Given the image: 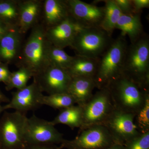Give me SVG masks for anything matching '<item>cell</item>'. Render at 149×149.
<instances>
[{
  "label": "cell",
  "mask_w": 149,
  "mask_h": 149,
  "mask_svg": "<svg viewBox=\"0 0 149 149\" xmlns=\"http://www.w3.org/2000/svg\"><path fill=\"white\" fill-rule=\"evenodd\" d=\"M63 135L51 121L33 115L27 118L24 131L26 145H54L62 143Z\"/></svg>",
  "instance_id": "obj_8"
},
{
  "label": "cell",
  "mask_w": 149,
  "mask_h": 149,
  "mask_svg": "<svg viewBox=\"0 0 149 149\" xmlns=\"http://www.w3.org/2000/svg\"><path fill=\"white\" fill-rule=\"evenodd\" d=\"M70 16L66 0H43L40 23L46 29L55 26Z\"/></svg>",
  "instance_id": "obj_16"
},
{
  "label": "cell",
  "mask_w": 149,
  "mask_h": 149,
  "mask_svg": "<svg viewBox=\"0 0 149 149\" xmlns=\"http://www.w3.org/2000/svg\"><path fill=\"white\" fill-rule=\"evenodd\" d=\"M19 1L8 0L0 1V20L9 26H17Z\"/></svg>",
  "instance_id": "obj_23"
},
{
  "label": "cell",
  "mask_w": 149,
  "mask_h": 149,
  "mask_svg": "<svg viewBox=\"0 0 149 149\" xmlns=\"http://www.w3.org/2000/svg\"><path fill=\"white\" fill-rule=\"evenodd\" d=\"M125 37L120 35L114 40L99 59L94 78L99 90L109 85L123 74V63L128 47Z\"/></svg>",
  "instance_id": "obj_3"
},
{
  "label": "cell",
  "mask_w": 149,
  "mask_h": 149,
  "mask_svg": "<svg viewBox=\"0 0 149 149\" xmlns=\"http://www.w3.org/2000/svg\"><path fill=\"white\" fill-rule=\"evenodd\" d=\"M135 13H141L142 10L149 7V0H132Z\"/></svg>",
  "instance_id": "obj_30"
},
{
  "label": "cell",
  "mask_w": 149,
  "mask_h": 149,
  "mask_svg": "<svg viewBox=\"0 0 149 149\" xmlns=\"http://www.w3.org/2000/svg\"><path fill=\"white\" fill-rule=\"evenodd\" d=\"M107 88L115 109L136 115L149 96V88L123 74L111 83Z\"/></svg>",
  "instance_id": "obj_2"
},
{
  "label": "cell",
  "mask_w": 149,
  "mask_h": 149,
  "mask_svg": "<svg viewBox=\"0 0 149 149\" xmlns=\"http://www.w3.org/2000/svg\"><path fill=\"white\" fill-rule=\"evenodd\" d=\"M82 107L83 123L80 130L102 125L114 108L108 88L99 90Z\"/></svg>",
  "instance_id": "obj_7"
},
{
  "label": "cell",
  "mask_w": 149,
  "mask_h": 149,
  "mask_svg": "<svg viewBox=\"0 0 149 149\" xmlns=\"http://www.w3.org/2000/svg\"><path fill=\"white\" fill-rule=\"evenodd\" d=\"M135 118L136 125L140 133L149 131V96L147 98L143 107L136 114Z\"/></svg>",
  "instance_id": "obj_27"
},
{
  "label": "cell",
  "mask_w": 149,
  "mask_h": 149,
  "mask_svg": "<svg viewBox=\"0 0 149 149\" xmlns=\"http://www.w3.org/2000/svg\"><path fill=\"white\" fill-rule=\"evenodd\" d=\"M100 27L79 28L70 47L77 55L100 58L113 41Z\"/></svg>",
  "instance_id": "obj_5"
},
{
  "label": "cell",
  "mask_w": 149,
  "mask_h": 149,
  "mask_svg": "<svg viewBox=\"0 0 149 149\" xmlns=\"http://www.w3.org/2000/svg\"><path fill=\"white\" fill-rule=\"evenodd\" d=\"M0 149H1V147H0Z\"/></svg>",
  "instance_id": "obj_37"
},
{
  "label": "cell",
  "mask_w": 149,
  "mask_h": 149,
  "mask_svg": "<svg viewBox=\"0 0 149 149\" xmlns=\"http://www.w3.org/2000/svg\"><path fill=\"white\" fill-rule=\"evenodd\" d=\"M11 27L0 20V40Z\"/></svg>",
  "instance_id": "obj_33"
},
{
  "label": "cell",
  "mask_w": 149,
  "mask_h": 149,
  "mask_svg": "<svg viewBox=\"0 0 149 149\" xmlns=\"http://www.w3.org/2000/svg\"><path fill=\"white\" fill-rule=\"evenodd\" d=\"M75 104L76 102L74 98L68 93L44 95L42 101V105L47 106L60 110Z\"/></svg>",
  "instance_id": "obj_24"
},
{
  "label": "cell",
  "mask_w": 149,
  "mask_h": 149,
  "mask_svg": "<svg viewBox=\"0 0 149 149\" xmlns=\"http://www.w3.org/2000/svg\"><path fill=\"white\" fill-rule=\"evenodd\" d=\"M141 13L122 14L116 24V29L121 32V36L127 35L131 44L135 42L143 37L145 33L141 22Z\"/></svg>",
  "instance_id": "obj_19"
},
{
  "label": "cell",
  "mask_w": 149,
  "mask_h": 149,
  "mask_svg": "<svg viewBox=\"0 0 149 149\" xmlns=\"http://www.w3.org/2000/svg\"><path fill=\"white\" fill-rule=\"evenodd\" d=\"M43 0H19L18 29L22 34H26L40 23Z\"/></svg>",
  "instance_id": "obj_17"
},
{
  "label": "cell",
  "mask_w": 149,
  "mask_h": 149,
  "mask_svg": "<svg viewBox=\"0 0 149 149\" xmlns=\"http://www.w3.org/2000/svg\"><path fill=\"white\" fill-rule=\"evenodd\" d=\"M108 130L103 125H94L80 130L72 140H64L61 148L68 149H103L115 144Z\"/></svg>",
  "instance_id": "obj_9"
},
{
  "label": "cell",
  "mask_w": 149,
  "mask_h": 149,
  "mask_svg": "<svg viewBox=\"0 0 149 149\" xmlns=\"http://www.w3.org/2000/svg\"><path fill=\"white\" fill-rule=\"evenodd\" d=\"M123 74L149 88V38L145 34L127 47Z\"/></svg>",
  "instance_id": "obj_4"
},
{
  "label": "cell",
  "mask_w": 149,
  "mask_h": 149,
  "mask_svg": "<svg viewBox=\"0 0 149 149\" xmlns=\"http://www.w3.org/2000/svg\"><path fill=\"white\" fill-rule=\"evenodd\" d=\"M103 149H125L123 145L121 144L115 143L111 146Z\"/></svg>",
  "instance_id": "obj_35"
},
{
  "label": "cell",
  "mask_w": 149,
  "mask_h": 149,
  "mask_svg": "<svg viewBox=\"0 0 149 149\" xmlns=\"http://www.w3.org/2000/svg\"><path fill=\"white\" fill-rule=\"evenodd\" d=\"M5 111L4 106L2 105L1 104H0V116H1V114L4 111Z\"/></svg>",
  "instance_id": "obj_36"
},
{
  "label": "cell",
  "mask_w": 149,
  "mask_h": 149,
  "mask_svg": "<svg viewBox=\"0 0 149 149\" xmlns=\"http://www.w3.org/2000/svg\"><path fill=\"white\" fill-rule=\"evenodd\" d=\"M30 30L15 64L18 68L24 67L29 70L33 77L50 65L48 54L51 43L46 37L45 28L41 23Z\"/></svg>",
  "instance_id": "obj_1"
},
{
  "label": "cell",
  "mask_w": 149,
  "mask_h": 149,
  "mask_svg": "<svg viewBox=\"0 0 149 149\" xmlns=\"http://www.w3.org/2000/svg\"><path fill=\"white\" fill-rule=\"evenodd\" d=\"M80 27L70 16L53 27L46 29L47 39L53 45L64 49L70 47Z\"/></svg>",
  "instance_id": "obj_15"
},
{
  "label": "cell",
  "mask_w": 149,
  "mask_h": 149,
  "mask_svg": "<svg viewBox=\"0 0 149 149\" xmlns=\"http://www.w3.org/2000/svg\"><path fill=\"white\" fill-rule=\"evenodd\" d=\"M24 149H60L54 145H26Z\"/></svg>",
  "instance_id": "obj_32"
},
{
  "label": "cell",
  "mask_w": 149,
  "mask_h": 149,
  "mask_svg": "<svg viewBox=\"0 0 149 149\" xmlns=\"http://www.w3.org/2000/svg\"><path fill=\"white\" fill-rule=\"evenodd\" d=\"M48 60L50 65L57 67L66 70L72 63L73 56H70L61 49L51 44L48 54Z\"/></svg>",
  "instance_id": "obj_25"
},
{
  "label": "cell",
  "mask_w": 149,
  "mask_h": 149,
  "mask_svg": "<svg viewBox=\"0 0 149 149\" xmlns=\"http://www.w3.org/2000/svg\"><path fill=\"white\" fill-rule=\"evenodd\" d=\"M10 101V99L4 95L0 90V104L5 103H8Z\"/></svg>",
  "instance_id": "obj_34"
},
{
  "label": "cell",
  "mask_w": 149,
  "mask_h": 149,
  "mask_svg": "<svg viewBox=\"0 0 149 149\" xmlns=\"http://www.w3.org/2000/svg\"><path fill=\"white\" fill-rule=\"evenodd\" d=\"M26 114L15 111H4L0 118L1 149H24Z\"/></svg>",
  "instance_id": "obj_6"
},
{
  "label": "cell",
  "mask_w": 149,
  "mask_h": 149,
  "mask_svg": "<svg viewBox=\"0 0 149 149\" xmlns=\"http://www.w3.org/2000/svg\"><path fill=\"white\" fill-rule=\"evenodd\" d=\"M42 92L33 81L26 87L12 93V98L4 105L5 109H14L15 111L26 114L30 111H35L42 105Z\"/></svg>",
  "instance_id": "obj_13"
},
{
  "label": "cell",
  "mask_w": 149,
  "mask_h": 149,
  "mask_svg": "<svg viewBox=\"0 0 149 149\" xmlns=\"http://www.w3.org/2000/svg\"><path fill=\"white\" fill-rule=\"evenodd\" d=\"M70 16L80 28L100 27L104 8L87 3L80 0H66Z\"/></svg>",
  "instance_id": "obj_12"
},
{
  "label": "cell",
  "mask_w": 149,
  "mask_h": 149,
  "mask_svg": "<svg viewBox=\"0 0 149 149\" xmlns=\"http://www.w3.org/2000/svg\"><path fill=\"white\" fill-rule=\"evenodd\" d=\"M32 77L33 74L30 70L24 67L19 68L17 70L11 73L8 82L6 84V90L23 89L27 86L28 81Z\"/></svg>",
  "instance_id": "obj_26"
},
{
  "label": "cell",
  "mask_w": 149,
  "mask_h": 149,
  "mask_svg": "<svg viewBox=\"0 0 149 149\" xmlns=\"http://www.w3.org/2000/svg\"><path fill=\"white\" fill-rule=\"evenodd\" d=\"M33 78L42 93L48 95L67 93L72 80L66 70L51 65Z\"/></svg>",
  "instance_id": "obj_11"
},
{
  "label": "cell",
  "mask_w": 149,
  "mask_h": 149,
  "mask_svg": "<svg viewBox=\"0 0 149 149\" xmlns=\"http://www.w3.org/2000/svg\"><path fill=\"white\" fill-rule=\"evenodd\" d=\"M11 73L7 64H1L0 63V83L2 82L6 85L8 82Z\"/></svg>",
  "instance_id": "obj_31"
},
{
  "label": "cell",
  "mask_w": 149,
  "mask_h": 149,
  "mask_svg": "<svg viewBox=\"0 0 149 149\" xmlns=\"http://www.w3.org/2000/svg\"><path fill=\"white\" fill-rule=\"evenodd\" d=\"M100 58H94L75 55L66 70L71 77H85L94 79Z\"/></svg>",
  "instance_id": "obj_20"
},
{
  "label": "cell",
  "mask_w": 149,
  "mask_h": 149,
  "mask_svg": "<svg viewBox=\"0 0 149 149\" xmlns=\"http://www.w3.org/2000/svg\"><path fill=\"white\" fill-rule=\"evenodd\" d=\"M96 88L94 79L89 77H72L67 93L72 96L76 104L83 106L93 96Z\"/></svg>",
  "instance_id": "obj_18"
},
{
  "label": "cell",
  "mask_w": 149,
  "mask_h": 149,
  "mask_svg": "<svg viewBox=\"0 0 149 149\" xmlns=\"http://www.w3.org/2000/svg\"><path fill=\"white\" fill-rule=\"evenodd\" d=\"M17 26L10 27L0 40V59L5 64L16 63L24 41Z\"/></svg>",
  "instance_id": "obj_14"
},
{
  "label": "cell",
  "mask_w": 149,
  "mask_h": 149,
  "mask_svg": "<svg viewBox=\"0 0 149 149\" xmlns=\"http://www.w3.org/2000/svg\"><path fill=\"white\" fill-rule=\"evenodd\" d=\"M122 14L131 15L135 13L132 0H114Z\"/></svg>",
  "instance_id": "obj_29"
},
{
  "label": "cell",
  "mask_w": 149,
  "mask_h": 149,
  "mask_svg": "<svg viewBox=\"0 0 149 149\" xmlns=\"http://www.w3.org/2000/svg\"><path fill=\"white\" fill-rule=\"evenodd\" d=\"M136 116L114 108L102 125L108 130L116 143L124 145L141 133L134 122Z\"/></svg>",
  "instance_id": "obj_10"
},
{
  "label": "cell",
  "mask_w": 149,
  "mask_h": 149,
  "mask_svg": "<svg viewBox=\"0 0 149 149\" xmlns=\"http://www.w3.org/2000/svg\"><path fill=\"white\" fill-rule=\"evenodd\" d=\"M104 1V13L100 27L111 36L122 13L114 0H106Z\"/></svg>",
  "instance_id": "obj_22"
},
{
  "label": "cell",
  "mask_w": 149,
  "mask_h": 149,
  "mask_svg": "<svg viewBox=\"0 0 149 149\" xmlns=\"http://www.w3.org/2000/svg\"><path fill=\"white\" fill-rule=\"evenodd\" d=\"M60 111L57 116L51 121L53 125L64 124L69 126L71 129L80 128L83 123L82 107L74 105Z\"/></svg>",
  "instance_id": "obj_21"
},
{
  "label": "cell",
  "mask_w": 149,
  "mask_h": 149,
  "mask_svg": "<svg viewBox=\"0 0 149 149\" xmlns=\"http://www.w3.org/2000/svg\"><path fill=\"white\" fill-rule=\"evenodd\" d=\"M123 146L125 149H149V131L141 133Z\"/></svg>",
  "instance_id": "obj_28"
}]
</instances>
